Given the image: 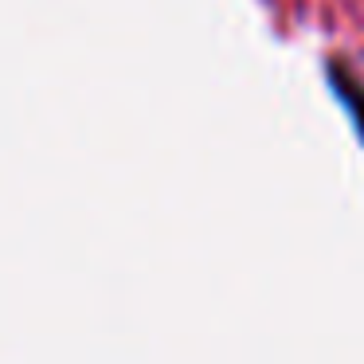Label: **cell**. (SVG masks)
Segmentation results:
<instances>
[{
  "mask_svg": "<svg viewBox=\"0 0 364 364\" xmlns=\"http://www.w3.org/2000/svg\"><path fill=\"white\" fill-rule=\"evenodd\" d=\"M329 87L337 90V98L345 102V110L353 114L356 134H360V141H364V87H360V82H356L341 63H329Z\"/></svg>",
  "mask_w": 364,
  "mask_h": 364,
  "instance_id": "obj_1",
  "label": "cell"
}]
</instances>
